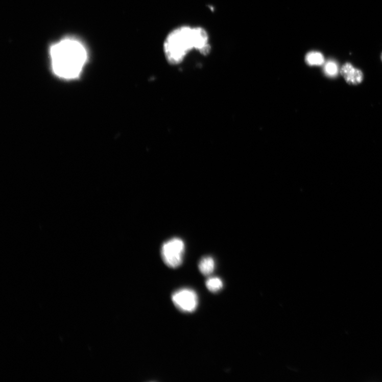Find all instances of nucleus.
I'll list each match as a JSON object with an SVG mask.
<instances>
[{"label": "nucleus", "instance_id": "obj_1", "mask_svg": "<svg viewBox=\"0 0 382 382\" xmlns=\"http://www.w3.org/2000/svg\"><path fill=\"white\" fill-rule=\"evenodd\" d=\"M163 54L171 65L181 64L192 51L207 56L211 52L207 31L200 26L182 25L176 27L166 35L162 45Z\"/></svg>", "mask_w": 382, "mask_h": 382}, {"label": "nucleus", "instance_id": "obj_2", "mask_svg": "<svg viewBox=\"0 0 382 382\" xmlns=\"http://www.w3.org/2000/svg\"><path fill=\"white\" fill-rule=\"evenodd\" d=\"M50 53L53 72L64 79L78 77L88 57L84 45L74 38H65L53 45Z\"/></svg>", "mask_w": 382, "mask_h": 382}, {"label": "nucleus", "instance_id": "obj_3", "mask_svg": "<svg viewBox=\"0 0 382 382\" xmlns=\"http://www.w3.org/2000/svg\"><path fill=\"white\" fill-rule=\"evenodd\" d=\"M185 248L184 242L180 238L167 241L162 245L161 249L163 261L170 268L179 267L183 263Z\"/></svg>", "mask_w": 382, "mask_h": 382}, {"label": "nucleus", "instance_id": "obj_4", "mask_svg": "<svg viewBox=\"0 0 382 382\" xmlns=\"http://www.w3.org/2000/svg\"><path fill=\"white\" fill-rule=\"evenodd\" d=\"M172 299L174 304L179 310L185 313H192L198 305V296L191 289H182L175 292Z\"/></svg>", "mask_w": 382, "mask_h": 382}, {"label": "nucleus", "instance_id": "obj_5", "mask_svg": "<svg viewBox=\"0 0 382 382\" xmlns=\"http://www.w3.org/2000/svg\"><path fill=\"white\" fill-rule=\"evenodd\" d=\"M340 73L350 85H359L364 80L362 71L349 62L345 63L340 68Z\"/></svg>", "mask_w": 382, "mask_h": 382}, {"label": "nucleus", "instance_id": "obj_6", "mask_svg": "<svg viewBox=\"0 0 382 382\" xmlns=\"http://www.w3.org/2000/svg\"><path fill=\"white\" fill-rule=\"evenodd\" d=\"M215 262L211 256L203 257L199 264V269L201 274L204 276H209L215 269Z\"/></svg>", "mask_w": 382, "mask_h": 382}, {"label": "nucleus", "instance_id": "obj_7", "mask_svg": "<svg viewBox=\"0 0 382 382\" xmlns=\"http://www.w3.org/2000/svg\"><path fill=\"white\" fill-rule=\"evenodd\" d=\"M305 60L306 63L311 66H320L325 63L323 54L317 51L309 52L306 56Z\"/></svg>", "mask_w": 382, "mask_h": 382}, {"label": "nucleus", "instance_id": "obj_8", "mask_svg": "<svg viewBox=\"0 0 382 382\" xmlns=\"http://www.w3.org/2000/svg\"><path fill=\"white\" fill-rule=\"evenodd\" d=\"M339 65L336 61L330 60L324 63L323 71L326 76L329 77H335L340 73Z\"/></svg>", "mask_w": 382, "mask_h": 382}, {"label": "nucleus", "instance_id": "obj_9", "mask_svg": "<svg viewBox=\"0 0 382 382\" xmlns=\"http://www.w3.org/2000/svg\"><path fill=\"white\" fill-rule=\"evenodd\" d=\"M206 285L210 292L215 293L220 292L223 289L224 284L221 278L211 277L207 280Z\"/></svg>", "mask_w": 382, "mask_h": 382}, {"label": "nucleus", "instance_id": "obj_10", "mask_svg": "<svg viewBox=\"0 0 382 382\" xmlns=\"http://www.w3.org/2000/svg\"><path fill=\"white\" fill-rule=\"evenodd\" d=\"M381 61H382V53H381Z\"/></svg>", "mask_w": 382, "mask_h": 382}]
</instances>
